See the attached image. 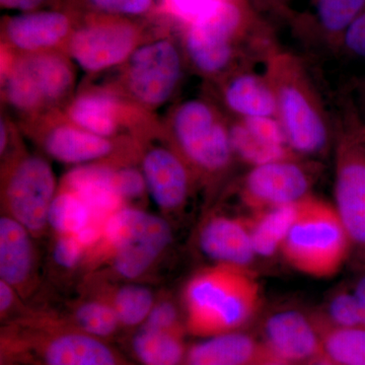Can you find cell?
<instances>
[{"label": "cell", "mask_w": 365, "mask_h": 365, "mask_svg": "<svg viewBox=\"0 0 365 365\" xmlns=\"http://www.w3.org/2000/svg\"><path fill=\"white\" fill-rule=\"evenodd\" d=\"M4 365H128L108 341L78 330L54 314H31L1 334Z\"/></svg>", "instance_id": "obj_1"}, {"label": "cell", "mask_w": 365, "mask_h": 365, "mask_svg": "<svg viewBox=\"0 0 365 365\" xmlns=\"http://www.w3.org/2000/svg\"><path fill=\"white\" fill-rule=\"evenodd\" d=\"M261 292L250 269L215 265L195 274L182 294L186 326L194 335L234 332L251 321Z\"/></svg>", "instance_id": "obj_2"}, {"label": "cell", "mask_w": 365, "mask_h": 365, "mask_svg": "<svg viewBox=\"0 0 365 365\" xmlns=\"http://www.w3.org/2000/svg\"><path fill=\"white\" fill-rule=\"evenodd\" d=\"M268 76L275 93L278 121L297 157H322L332 145V128L304 64L288 52L269 53Z\"/></svg>", "instance_id": "obj_3"}, {"label": "cell", "mask_w": 365, "mask_h": 365, "mask_svg": "<svg viewBox=\"0 0 365 365\" xmlns=\"http://www.w3.org/2000/svg\"><path fill=\"white\" fill-rule=\"evenodd\" d=\"M172 242V227L165 218L124 206L106 220L88 263L109 262L117 278L134 282L157 265Z\"/></svg>", "instance_id": "obj_4"}, {"label": "cell", "mask_w": 365, "mask_h": 365, "mask_svg": "<svg viewBox=\"0 0 365 365\" xmlns=\"http://www.w3.org/2000/svg\"><path fill=\"white\" fill-rule=\"evenodd\" d=\"M281 254L306 275H335L350 257L349 239L335 207L313 196L297 204Z\"/></svg>", "instance_id": "obj_5"}, {"label": "cell", "mask_w": 365, "mask_h": 365, "mask_svg": "<svg viewBox=\"0 0 365 365\" xmlns=\"http://www.w3.org/2000/svg\"><path fill=\"white\" fill-rule=\"evenodd\" d=\"M254 16L245 0H225L188 26L185 49L197 71L222 73L240 56V45L253 30Z\"/></svg>", "instance_id": "obj_6"}, {"label": "cell", "mask_w": 365, "mask_h": 365, "mask_svg": "<svg viewBox=\"0 0 365 365\" xmlns=\"http://www.w3.org/2000/svg\"><path fill=\"white\" fill-rule=\"evenodd\" d=\"M173 132L182 158L201 176L222 175L235 158L230 126L202 100L186 101L177 108Z\"/></svg>", "instance_id": "obj_7"}, {"label": "cell", "mask_w": 365, "mask_h": 365, "mask_svg": "<svg viewBox=\"0 0 365 365\" xmlns=\"http://www.w3.org/2000/svg\"><path fill=\"white\" fill-rule=\"evenodd\" d=\"M335 207L350 242L352 266L365 270V140L342 132L336 146Z\"/></svg>", "instance_id": "obj_8"}, {"label": "cell", "mask_w": 365, "mask_h": 365, "mask_svg": "<svg viewBox=\"0 0 365 365\" xmlns=\"http://www.w3.org/2000/svg\"><path fill=\"white\" fill-rule=\"evenodd\" d=\"M2 189L6 215L24 225L35 239L44 235L56 196L51 165L39 155L21 158L6 173Z\"/></svg>", "instance_id": "obj_9"}, {"label": "cell", "mask_w": 365, "mask_h": 365, "mask_svg": "<svg viewBox=\"0 0 365 365\" xmlns=\"http://www.w3.org/2000/svg\"><path fill=\"white\" fill-rule=\"evenodd\" d=\"M74 83L67 59L52 53H37L11 66L4 81L9 104L21 112L36 111L66 97Z\"/></svg>", "instance_id": "obj_10"}, {"label": "cell", "mask_w": 365, "mask_h": 365, "mask_svg": "<svg viewBox=\"0 0 365 365\" xmlns=\"http://www.w3.org/2000/svg\"><path fill=\"white\" fill-rule=\"evenodd\" d=\"M299 157L292 155L251 168L241 186V197L253 213L295 205L312 196L314 175Z\"/></svg>", "instance_id": "obj_11"}, {"label": "cell", "mask_w": 365, "mask_h": 365, "mask_svg": "<svg viewBox=\"0 0 365 365\" xmlns=\"http://www.w3.org/2000/svg\"><path fill=\"white\" fill-rule=\"evenodd\" d=\"M181 76V55L170 41L144 45L135 49L129 58L127 85L139 102L150 107L168 102Z\"/></svg>", "instance_id": "obj_12"}, {"label": "cell", "mask_w": 365, "mask_h": 365, "mask_svg": "<svg viewBox=\"0 0 365 365\" xmlns=\"http://www.w3.org/2000/svg\"><path fill=\"white\" fill-rule=\"evenodd\" d=\"M137 32L125 23L93 24L72 35L69 54L83 71L98 72L130 58L135 51Z\"/></svg>", "instance_id": "obj_13"}, {"label": "cell", "mask_w": 365, "mask_h": 365, "mask_svg": "<svg viewBox=\"0 0 365 365\" xmlns=\"http://www.w3.org/2000/svg\"><path fill=\"white\" fill-rule=\"evenodd\" d=\"M266 351L288 364L318 359L323 348L314 322L297 309H280L264 324Z\"/></svg>", "instance_id": "obj_14"}, {"label": "cell", "mask_w": 365, "mask_h": 365, "mask_svg": "<svg viewBox=\"0 0 365 365\" xmlns=\"http://www.w3.org/2000/svg\"><path fill=\"white\" fill-rule=\"evenodd\" d=\"M141 170L148 194L160 210L176 213L184 208L191 192V170L184 158L160 146L145 153Z\"/></svg>", "instance_id": "obj_15"}, {"label": "cell", "mask_w": 365, "mask_h": 365, "mask_svg": "<svg viewBox=\"0 0 365 365\" xmlns=\"http://www.w3.org/2000/svg\"><path fill=\"white\" fill-rule=\"evenodd\" d=\"M198 246L215 265L249 269L256 258L251 223L241 217L211 216L199 230Z\"/></svg>", "instance_id": "obj_16"}, {"label": "cell", "mask_w": 365, "mask_h": 365, "mask_svg": "<svg viewBox=\"0 0 365 365\" xmlns=\"http://www.w3.org/2000/svg\"><path fill=\"white\" fill-rule=\"evenodd\" d=\"M230 137L235 158L250 168L295 155L276 117L237 119Z\"/></svg>", "instance_id": "obj_17"}, {"label": "cell", "mask_w": 365, "mask_h": 365, "mask_svg": "<svg viewBox=\"0 0 365 365\" xmlns=\"http://www.w3.org/2000/svg\"><path fill=\"white\" fill-rule=\"evenodd\" d=\"M35 237L20 222L4 215L0 218V278L29 297L37 285Z\"/></svg>", "instance_id": "obj_18"}, {"label": "cell", "mask_w": 365, "mask_h": 365, "mask_svg": "<svg viewBox=\"0 0 365 365\" xmlns=\"http://www.w3.org/2000/svg\"><path fill=\"white\" fill-rule=\"evenodd\" d=\"M63 189L78 195L91 209L98 222L104 223L119 209L123 199L118 192L116 169L108 165L88 163L67 173Z\"/></svg>", "instance_id": "obj_19"}, {"label": "cell", "mask_w": 365, "mask_h": 365, "mask_svg": "<svg viewBox=\"0 0 365 365\" xmlns=\"http://www.w3.org/2000/svg\"><path fill=\"white\" fill-rule=\"evenodd\" d=\"M223 102L237 119L277 116L273 86L266 73L245 69L227 79Z\"/></svg>", "instance_id": "obj_20"}, {"label": "cell", "mask_w": 365, "mask_h": 365, "mask_svg": "<svg viewBox=\"0 0 365 365\" xmlns=\"http://www.w3.org/2000/svg\"><path fill=\"white\" fill-rule=\"evenodd\" d=\"M267 355L253 337L234 331L211 336L190 348L185 365H257Z\"/></svg>", "instance_id": "obj_21"}, {"label": "cell", "mask_w": 365, "mask_h": 365, "mask_svg": "<svg viewBox=\"0 0 365 365\" xmlns=\"http://www.w3.org/2000/svg\"><path fill=\"white\" fill-rule=\"evenodd\" d=\"M68 19L56 11H38L13 16L6 24L9 42L26 52H38L58 44L69 31Z\"/></svg>", "instance_id": "obj_22"}, {"label": "cell", "mask_w": 365, "mask_h": 365, "mask_svg": "<svg viewBox=\"0 0 365 365\" xmlns=\"http://www.w3.org/2000/svg\"><path fill=\"white\" fill-rule=\"evenodd\" d=\"M46 153L57 162L83 165L102 160L113 150V144L106 137L96 135L78 126L60 125L45 138Z\"/></svg>", "instance_id": "obj_23"}, {"label": "cell", "mask_w": 365, "mask_h": 365, "mask_svg": "<svg viewBox=\"0 0 365 365\" xmlns=\"http://www.w3.org/2000/svg\"><path fill=\"white\" fill-rule=\"evenodd\" d=\"M67 113L76 126L96 135L108 138L118 130L117 103L107 93L93 91L78 96Z\"/></svg>", "instance_id": "obj_24"}, {"label": "cell", "mask_w": 365, "mask_h": 365, "mask_svg": "<svg viewBox=\"0 0 365 365\" xmlns=\"http://www.w3.org/2000/svg\"><path fill=\"white\" fill-rule=\"evenodd\" d=\"M297 205H285L253 213L250 218L256 257L271 258L281 252L297 215Z\"/></svg>", "instance_id": "obj_25"}, {"label": "cell", "mask_w": 365, "mask_h": 365, "mask_svg": "<svg viewBox=\"0 0 365 365\" xmlns=\"http://www.w3.org/2000/svg\"><path fill=\"white\" fill-rule=\"evenodd\" d=\"M131 349L141 365H182L187 352L182 332L139 328L131 340Z\"/></svg>", "instance_id": "obj_26"}, {"label": "cell", "mask_w": 365, "mask_h": 365, "mask_svg": "<svg viewBox=\"0 0 365 365\" xmlns=\"http://www.w3.org/2000/svg\"><path fill=\"white\" fill-rule=\"evenodd\" d=\"M63 319L81 332L105 341L111 339L122 328L111 304L98 294L79 300L71 307L68 318Z\"/></svg>", "instance_id": "obj_27"}, {"label": "cell", "mask_w": 365, "mask_h": 365, "mask_svg": "<svg viewBox=\"0 0 365 365\" xmlns=\"http://www.w3.org/2000/svg\"><path fill=\"white\" fill-rule=\"evenodd\" d=\"M98 294L111 304L123 328L143 326L157 302L150 288L133 282L106 288Z\"/></svg>", "instance_id": "obj_28"}, {"label": "cell", "mask_w": 365, "mask_h": 365, "mask_svg": "<svg viewBox=\"0 0 365 365\" xmlns=\"http://www.w3.org/2000/svg\"><path fill=\"white\" fill-rule=\"evenodd\" d=\"M93 223H100L91 209L76 194L62 188L49 211V228L55 235H76Z\"/></svg>", "instance_id": "obj_29"}, {"label": "cell", "mask_w": 365, "mask_h": 365, "mask_svg": "<svg viewBox=\"0 0 365 365\" xmlns=\"http://www.w3.org/2000/svg\"><path fill=\"white\" fill-rule=\"evenodd\" d=\"M365 9V0H316L314 20L329 40H339Z\"/></svg>", "instance_id": "obj_30"}, {"label": "cell", "mask_w": 365, "mask_h": 365, "mask_svg": "<svg viewBox=\"0 0 365 365\" xmlns=\"http://www.w3.org/2000/svg\"><path fill=\"white\" fill-rule=\"evenodd\" d=\"M324 350L334 364L356 365L365 361V328H331L324 336Z\"/></svg>", "instance_id": "obj_31"}, {"label": "cell", "mask_w": 365, "mask_h": 365, "mask_svg": "<svg viewBox=\"0 0 365 365\" xmlns=\"http://www.w3.org/2000/svg\"><path fill=\"white\" fill-rule=\"evenodd\" d=\"M327 314L333 328H362L359 304L352 289L335 292L329 300Z\"/></svg>", "instance_id": "obj_32"}, {"label": "cell", "mask_w": 365, "mask_h": 365, "mask_svg": "<svg viewBox=\"0 0 365 365\" xmlns=\"http://www.w3.org/2000/svg\"><path fill=\"white\" fill-rule=\"evenodd\" d=\"M55 235L51 257L53 264L57 268L69 272L86 263L88 251L76 235Z\"/></svg>", "instance_id": "obj_33"}, {"label": "cell", "mask_w": 365, "mask_h": 365, "mask_svg": "<svg viewBox=\"0 0 365 365\" xmlns=\"http://www.w3.org/2000/svg\"><path fill=\"white\" fill-rule=\"evenodd\" d=\"M140 328L182 332L181 314L175 304V300L169 297L158 299L155 307L151 309L150 316Z\"/></svg>", "instance_id": "obj_34"}, {"label": "cell", "mask_w": 365, "mask_h": 365, "mask_svg": "<svg viewBox=\"0 0 365 365\" xmlns=\"http://www.w3.org/2000/svg\"><path fill=\"white\" fill-rule=\"evenodd\" d=\"M118 192L123 201H135L143 198L148 192L143 170L132 167L116 169Z\"/></svg>", "instance_id": "obj_35"}, {"label": "cell", "mask_w": 365, "mask_h": 365, "mask_svg": "<svg viewBox=\"0 0 365 365\" xmlns=\"http://www.w3.org/2000/svg\"><path fill=\"white\" fill-rule=\"evenodd\" d=\"M225 0H167L175 16L190 26L210 13Z\"/></svg>", "instance_id": "obj_36"}, {"label": "cell", "mask_w": 365, "mask_h": 365, "mask_svg": "<svg viewBox=\"0 0 365 365\" xmlns=\"http://www.w3.org/2000/svg\"><path fill=\"white\" fill-rule=\"evenodd\" d=\"M343 48L353 56L365 58V9L341 37Z\"/></svg>", "instance_id": "obj_37"}, {"label": "cell", "mask_w": 365, "mask_h": 365, "mask_svg": "<svg viewBox=\"0 0 365 365\" xmlns=\"http://www.w3.org/2000/svg\"><path fill=\"white\" fill-rule=\"evenodd\" d=\"M91 2L108 13L138 14L148 11L153 0H91Z\"/></svg>", "instance_id": "obj_38"}, {"label": "cell", "mask_w": 365, "mask_h": 365, "mask_svg": "<svg viewBox=\"0 0 365 365\" xmlns=\"http://www.w3.org/2000/svg\"><path fill=\"white\" fill-rule=\"evenodd\" d=\"M20 294L14 287L7 284L4 281L0 280V316L1 319H6L13 316L18 309Z\"/></svg>", "instance_id": "obj_39"}, {"label": "cell", "mask_w": 365, "mask_h": 365, "mask_svg": "<svg viewBox=\"0 0 365 365\" xmlns=\"http://www.w3.org/2000/svg\"><path fill=\"white\" fill-rule=\"evenodd\" d=\"M359 273V277L353 283L351 289L359 304L362 328H365V270L360 271Z\"/></svg>", "instance_id": "obj_40"}, {"label": "cell", "mask_w": 365, "mask_h": 365, "mask_svg": "<svg viewBox=\"0 0 365 365\" xmlns=\"http://www.w3.org/2000/svg\"><path fill=\"white\" fill-rule=\"evenodd\" d=\"M44 1L45 0H0L2 6L16 11H30Z\"/></svg>", "instance_id": "obj_41"}, {"label": "cell", "mask_w": 365, "mask_h": 365, "mask_svg": "<svg viewBox=\"0 0 365 365\" xmlns=\"http://www.w3.org/2000/svg\"><path fill=\"white\" fill-rule=\"evenodd\" d=\"M1 143H0V150H1V153H4V151L6 150L7 145V128L6 126V123L4 121H1Z\"/></svg>", "instance_id": "obj_42"}, {"label": "cell", "mask_w": 365, "mask_h": 365, "mask_svg": "<svg viewBox=\"0 0 365 365\" xmlns=\"http://www.w3.org/2000/svg\"><path fill=\"white\" fill-rule=\"evenodd\" d=\"M257 365H287V364L281 361V360L274 359V357L270 356V355H267L265 359H262Z\"/></svg>", "instance_id": "obj_43"}, {"label": "cell", "mask_w": 365, "mask_h": 365, "mask_svg": "<svg viewBox=\"0 0 365 365\" xmlns=\"http://www.w3.org/2000/svg\"><path fill=\"white\" fill-rule=\"evenodd\" d=\"M313 365H334L333 362H331L330 360L322 359H317L316 361L314 362Z\"/></svg>", "instance_id": "obj_44"}]
</instances>
